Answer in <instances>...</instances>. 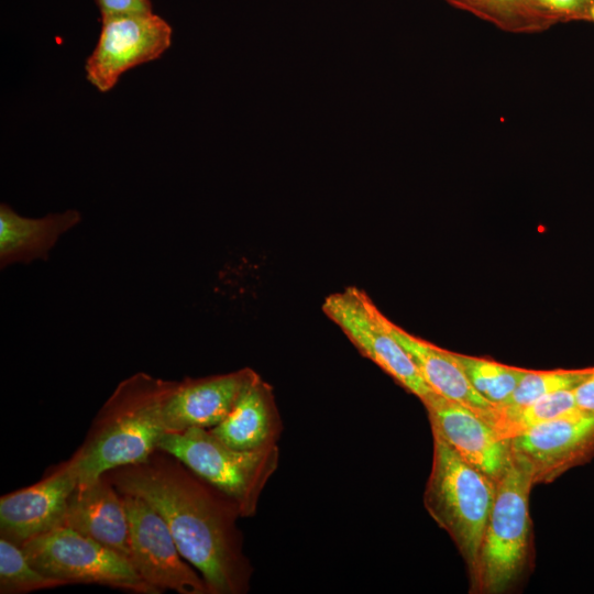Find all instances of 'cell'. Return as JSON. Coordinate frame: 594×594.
Wrapping results in <instances>:
<instances>
[{
  "instance_id": "obj_1",
  "label": "cell",
  "mask_w": 594,
  "mask_h": 594,
  "mask_svg": "<svg viewBox=\"0 0 594 594\" xmlns=\"http://www.w3.org/2000/svg\"><path fill=\"white\" fill-rule=\"evenodd\" d=\"M120 493L147 502L166 521L180 554L209 594H245L253 568L244 554L238 505L175 455L156 449L145 460L102 474Z\"/></svg>"
},
{
  "instance_id": "obj_2",
  "label": "cell",
  "mask_w": 594,
  "mask_h": 594,
  "mask_svg": "<svg viewBox=\"0 0 594 594\" xmlns=\"http://www.w3.org/2000/svg\"><path fill=\"white\" fill-rule=\"evenodd\" d=\"M175 383L139 372L118 384L69 459L79 485L143 461L157 449L166 433L164 406Z\"/></svg>"
},
{
  "instance_id": "obj_3",
  "label": "cell",
  "mask_w": 594,
  "mask_h": 594,
  "mask_svg": "<svg viewBox=\"0 0 594 594\" xmlns=\"http://www.w3.org/2000/svg\"><path fill=\"white\" fill-rule=\"evenodd\" d=\"M433 455L424 504L461 553L473 578L483 534L495 501L497 482L464 461L432 433Z\"/></svg>"
},
{
  "instance_id": "obj_4",
  "label": "cell",
  "mask_w": 594,
  "mask_h": 594,
  "mask_svg": "<svg viewBox=\"0 0 594 594\" xmlns=\"http://www.w3.org/2000/svg\"><path fill=\"white\" fill-rule=\"evenodd\" d=\"M530 472L512 459L497 482L495 501L481 541L470 592L502 594L515 587L532 559Z\"/></svg>"
},
{
  "instance_id": "obj_5",
  "label": "cell",
  "mask_w": 594,
  "mask_h": 594,
  "mask_svg": "<svg viewBox=\"0 0 594 594\" xmlns=\"http://www.w3.org/2000/svg\"><path fill=\"white\" fill-rule=\"evenodd\" d=\"M157 449L175 455L229 496L242 518L255 515L262 492L279 463L278 446L239 450L222 442L210 429L198 427L166 432Z\"/></svg>"
},
{
  "instance_id": "obj_6",
  "label": "cell",
  "mask_w": 594,
  "mask_h": 594,
  "mask_svg": "<svg viewBox=\"0 0 594 594\" xmlns=\"http://www.w3.org/2000/svg\"><path fill=\"white\" fill-rule=\"evenodd\" d=\"M21 547L33 566L69 584H99L136 594H160L127 558L72 528L57 527Z\"/></svg>"
},
{
  "instance_id": "obj_7",
  "label": "cell",
  "mask_w": 594,
  "mask_h": 594,
  "mask_svg": "<svg viewBox=\"0 0 594 594\" xmlns=\"http://www.w3.org/2000/svg\"><path fill=\"white\" fill-rule=\"evenodd\" d=\"M322 311L356 349L402 387L424 402L433 391L426 384L414 362L383 322V312L356 287L328 296Z\"/></svg>"
},
{
  "instance_id": "obj_8",
  "label": "cell",
  "mask_w": 594,
  "mask_h": 594,
  "mask_svg": "<svg viewBox=\"0 0 594 594\" xmlns=\"http://www.w3.org/2000/svg\"><path fill=\"white\" fill-rule=\"evenodd\" d=\"M172 38V26L153 11L101 16L98 41L85 62L86 78L108 92L125 72L158 59Z\"/></svg>"
},
{
  "instance_id": "obj_9",
  "label": "cell",
  "mask_w": 594,
  "mask_h": 594,
  "mask_svg": "<svg viewBox=\"0 0 594 594\" xmlns=\"http://www.w3.org/2000/svg\"><path fill=\"white\" fill-rule=\"evenodd\" d=\"M122 495L130 524V562L140 576L160 593L209 594L204 578L183 561L162 516L143 498Z\"/></svg>"
},
{
  "instance_id": "obj_10",
  "label": "cell",
  "mask_w": 594,
  "mask_h": 594,
  "mask_svg": "<svg viewBox=\"0 0 594 594\" xmlns=\"http://www.w3.org/2000/svg\"><path fill=\"white\" fill-rule=\"evenodd\" d=\"M509 441L512 459L530 472L534 485L549 484L594 458V411L579 409Z\"/></svg>"
},
{
  "instance_id": "obj_11",
  "label": "cell",
  "mask_w": 594,
  "mask_h": 594,
  "mask_svg": "<svg viewBox=\"0 0 594 594\" xmlns=\"http://www.w3.org/2000/svg\"><path fill=\"white\" fill-rule=\"evenodd\" d=\"M77 484L78 474L67 460L33 485L2 495L0 536L22 546L63 526L68 498Z\"/></svg>"
},
{
  "instance_id": "obj_12",
  "label": "cell",
  "mask_w": 594,
  "mask_h": 594,
  "mask_svg": "<svg viewBox=\"0 0 594 594\" xmlns=\"http://www.w3.org/2000/svg\"><path fill=\"white\" fill-rule=\"evenodd\" d=\"M432 433L441 437L464 461L498 482L512 464L510 441L470 408L430 394L424 402Z\"/></svg>"
},
{
  "instance_id": "obj_13",
  "label": "cell",
  "mask_w": 594,
  "mask_h": 594,
  "mask_svg": "<svg viewBox=\"0 0 594 594\" xmlns=\"http://www.w3.org/2000/svg\"><path fill=\"white\" fill-rule=\"evenodd\" d=\"M256 376L252 369L244 367L227 374L186 377L176 382L164 406L166 432L217 426Z\"/></svg>"
},
{
  "instance_id": "obj_14",
  "label": "cell",
  "mask_w": 594,
  "mask_h": 594,
  "mask_svg": "<svg viewBox=\"0 0 594 594\" xmlns=\"http://www.w3.org/2000/svg\"><path fill=\"white\" fill-rule=\"evenodd\" d=\"M63 526L89 537L130 561V524L123 495L103 476L70 494Z\"/></svg>"
},
{
  "instance_id": "obj_15",
  "label": "cell",
  "mask_w": 594,
  "mask_h": 594,
  "mask_svg": "<svg viewBox=\"0 0 594 594\" xmlns=\"http://www.w3.org/2000/svg\"><path fill=\"white\" fill-rule=\"evenodd\" d=\"M209 429L222 442L239 450L278 446L283 425L272 387L257 374L228 416Z\"/></svg>"
},
{
  "instance_id": "obj_16",
  "label": "cell",
  "mask_w": 594,
  "mask_h": 594,
  "mask_svg": "<svg viewBox=\"0 0 594 594\" xmlns=\"http://www.w3.org/2000/svg\"><path fill=\"white\" fill-rule=\"evenodd\" d=\"M383 322L407 352L426 384L444 398L462 404L480 417L494 406L470 384L449 351L422 340L393 321L384 314Z\"/></svg>"
},
{
  "instance_id": "obj_17",
  "label": "cell",
  "mask_w": 594,
  "mask_h": 594,
  "mask_svg": "<svg viewBox=\"0 0 594 594\" xmlns=\"http://www.w3.org/2000/svg\"><path fill=\"white\" fill-rule=\"evenodd\" d=\"M81 216L69 209L42 218L18 215L7 204L0 205V266L46 260L52 248L68 230L77 226Z\"/></svg>"
},
{
  "instance_id": "obj_18",
  "label": "cell",
  "mask_w": 594,
  "mask_h": 594,
  "mask_svg": "<svg viewBox=\"0 0 594 594\" xmlns=\"http://www.w3.org/2000/svg\"><path fill=\"white\" fill-rule=\"evenodd\" d=\"M580 408L574 389L561 391L526 405H494L481 417L505 440L529 431L540 425L570 415Z\"/></svg>"
},
{
  "instance_id": "obj_19",
  "label": "cell",
  "mask_w": 594,
  "mask_h": 594,
  "mask_svg": "<svg viewBox=\"0 0 594 594\" xmlns=\"http://www.w3.org/2000/svg\"><path fill=\"white\" fill-rule=\"evenodd\" d=\"M448 351L472 387L493 405L505 403L529 371L493 360Z\"/></svg>"
},
{
  "instance_id": "obj_20",
  "label": "cell",
  "mask_w": 594,
  "mask_h": 594,
  "mask_svg": "<svg viewBox=\"0 0 594 594\" xmlns=\"http://www.w3.org/2000/svg\"><path fill=\"white\" fill-rule=\"evenodd\" d=\"M69 584L37 570L21 546L0 537V593L25 594Z\"/></svg>"
},
{
  "instance_id": "obj_21",
  "label": "cell",
  "mask_w": 594,
  "mask_h": 594,
  "mask_svg": "<svg viewBox=\"0 0 594 594\" xmlns=\"http://www.w3.org/2000/svg\"><path fill=\"white\" fill-rule=\"evenodd\" d=\"M593 372L594 366L546 371L529 370L510 397L501 405H526L553 393L575 389Z\"/></svg>"
},
{
  "instance_id": "obj_22",
  "label": "cell",
  "mask_w": 594,
  "mask_h": 594,
  "mask_svg": "<svg viewBox=\"0 0 594 594\" xmlns=\"http://www.w3.org/2000/svg\"><path fill=\"white\" fill-rule=\"evenodd\" d=\"M474 9L501 18L549 15L535 0H459Z\"/></svg>"
},
{
  "instance_id": "obj_23",
  "label": "cell",
  "mask_w": 594,
  "mask_h": 594,
  "mask_svg": "<svg viewBox=\"0 0 594 594\" xmlns=\"http://www.w3.org/2000/svg\"><path fill=\"white\" fill-rule=\"evenodd\" d=\"M552 18L594 22V0H535Z\"/></svg>"
},
{
  "instance_id": "obj_24",
  "label": "cell",
  "mask_w": 594,
  "mask_h": 594,
  "mask_svg": "<svg viewBox=\"0 0 594 594\" xmlns=\"http://www.w3.org/2000/svg\"><path fill=\"white\" fill-rule=\"evenodd\" d=\"M101 16L152 12L150 0H95Z\"/></svg>"
},
{
  "instance_id": "obj_25",
  "label": "cell",
  "mask_w": 594,
  "mask_h": 594,
  "mask_svg": "<svg viewBox=\"0 0 594 594\" xmlns=\"http://www.w3.org/2000/svg\"><path fill=\"white\" fill-rule=\"evenodd\" d=\"M574 395L581 410L594 411V372L574 389Z\"/></svg>"
}]
</instances>
